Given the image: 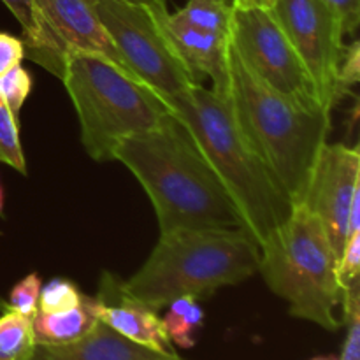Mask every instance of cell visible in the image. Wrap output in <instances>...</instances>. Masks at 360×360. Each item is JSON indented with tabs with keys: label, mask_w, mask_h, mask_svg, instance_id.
<instances>
[{
	"label": "cell",
	"mask_w": 360,
	"mask_h": 360,
	"mask_svg": "<svg viewBox=\"0 0 360 360\" xmlns=\"http://www.w3.org/2000/svg\"><path fill=\"white\" fill-rule=\"evenodd\" d=\"M204 323V311L195 297L183 295L167 306V313L162 319L169 341L179 348H192L195 345L197 330Z\"/></svg>",
	"instance_id": "cell-16"
},
{
	"label": "cell",
	"mask_w": 360,
	"mask_h": 360,
	"mask_svg": "<svg viewBox=\"0 0 360 360\" xmlns=\"http://www.w3.org/2000/svg\"><path fill=\"white\" fill-rule=\"evenodd\" d=\"M25 58L23 41L14 35L0 32V76L13 67L20 65Z\"/></svg>",
	"instance_id": "cell-28"
},
{
	"label": "cell",
	"mask_w": 360,
	"mask_h": 360,
	"mask_svg": "<svg viewBox=\"0 0 360 360\" xmlns=\"http://www.w3.org/2000/svg\"><path fill=\"white\" fill-rule=\"evenodd\" d=\"M0 162L11 165L21 174H27V162L20 143L18 118L0 98Z\"/></svg>",
	"instance_id": "cell-20"
},
{
	"label": "cell",
	"mask_w": 360,
	"mask_h": 360,
	"mask_svg": "<svg viewBox=\"0 0 360 360\" xmlns=\"http://www.w3.org/2000/svg\"><path fill=\"white\" fill-rule=\"evenodd\" d=\"M269 11L301 58L322 109L333 112L338 69L347 49L341 20L322 0H276Z\"/></svg>",
	"instance_id": "cell-10"
},
{
	"label": "cell",
	"mask_w": 360,
	"mask_h": 360,
	"mask_svg": "<svg viewBox=\"0 0 360 360\" xmlns=\"http://www.w3.org/2000/svg\"><path fill=\"white\" fill-rule=\"evenodd\" d=\"M35 347L32 319L4 309L0 316V360H30Z\"/></svg>",
	"instance_id": "cell-17"
},
{
	"label": "cell",
	"mask_w": 360,
	"mask_h": 360,
	"mask_svg": "<svg viewBox=\"0 0 360 360\" xmlns=\"http://www.w3.org/2000/svg\"><path fill=\"white\" fill-rule=\"evenodd\" d=\"M360 79V44L355 39L352 44H347L345 49L343 60L338 69V84H336V95L338 102L343 97L352 94V88L359 83Z\"/></svg>",
	"instance_id": "cell-24"
},
{
	"label": "cell",
	"mask_w": 360,
	"mask_h": 360,
	"mask_svg": "<svg viewBox=\"0 0 360 360\" xmlns=\"http://www.w3.org/2000/svg\"><path fill=\"white\" fill-rule=\"evenodd\" d=\"M232 9L234 7L231 0H186L185 6L176 11L174 16L192 27L229 37Z\"/></svg>",
	"instance_id": "cell-18"
},
{
	"label": "cell",
	"mask_w": 360,
	"mask_h": 360,
	"mask_svg": "<svg viewBox=\"0 0 360 360\" xmlns=\"http://www.w3.org/2000/svg\"><path fill=\"white\" fill-rule=\"evenodd\" d=\"M227 70L225 101L236 129L292 204L302 202L320 151L327 144L330 112L306 108L264 83L243 62L231 41Z\"/></svg>",
	"instance_id": "cell-2"
},
{
	"label": "cell",
	"mask_w": 360,
	"mask_h": 360,
	"mask_svg": "<svg viewBox=\"0 0 360 360\" xmlns=\"http://www.w3.org/2000/svg\"><path fill=\"white\" fill-rule=\"evenodd\" d=\"M232 7H241V9H248V7H257V9H271L276 4V0H231Z\"/></svg>",
	"instance_id": "cell-29"
},
{
	"label": "cell",
	"mask_w": 360,
	"mask_h": 360,
	"mask_svg": "<svg viewBox=\"0 0 360 360\" xmlns=\"http://www.w3.org/2000/svg\"><path fill=\"white\" fill-rule=\"evenodd\" d=\"M83 292L65 278H55L41 287L39 294V311L41 313H60L72 309L83 301Z\"/></svg>",
	"instance_id": "cell-21"
},
{
	"label": "cell",
	"mask_w": 360,
	"mask_h": 360,
	"mask_svg": "<svg viewBox=\"0 0 360 360\" xmlns=\"http://www.w3.org/2000/svg\"><path fill=\"white\" fill-rule=\"evenodd\" d=\"M160 2H165V0H160Z\"/></svg>",
	"instance_id": "cell-33"
},
{
	"label": "cell",
	"mask_w": 360,
	"mask_h": 360,
	"mask_svg": "<svg viewBox=\"0 0 360 360\" xmlns=\"http://www.w3.org/2000/svg\"><path fill=\"white\" fill-rule=\"evenodd\" d=\"M360 190V151L343 143H327L313 169L302 202L319 217L336 257L350 238L348 221L354 195ZM301 204V202H299Z\"/></svg>",
	"instance_id": "cell-11"
},
{
	"label": "cell",
	"mask_w": 360,
	"mask_h": 360,
	"mask_svg": "<svg viewBox=\"0 0 360 360\" xmlns=\"http://www.w3.org/2000/svg\"><path fill=\"white\" fill-rule=\"evenodd\" d=\"M150 7L172 51L192 74L193 81L202 84L200 81L210 77L211 90L218 97H227L229 37L185 23L174 13H169L165 2H151Z\"/></svg>",
	"instance_id": "cell-12"
},
{
	"label": "cell",
	"mask_w": 360,
	"mask_h": 360,
	"mask_svg": "<svg viewBox=\"0 0 360 360\" xmlns=\"http://www.w3.org/2000/svg\"><path fill=\"white\" fill-rule=\"evenodd\" d=\"M165 104L186 127L238 207L243 229L260 248L290 217L294 204L238 132L227 101L193 84L185 94L165 98Z\"/></svg>",
	"instance_id": "cell-3"
},
{
	"label": "cell",
	"mask_w": 360,
	"mask_h": 360,
	"mask_svg": "<svg viewBox=\"0 0 360 360\" xmlns=\"http://www.w3.org/2000/svg\"><path fill=\"white\" fill-rule=\"evenodd\" d=\"M309 360H338V357H330V355H320V357H313Z\"/></svg>",
	"instance_id": "cell-31"
},
{
	"label": "cell",
	"mask_w": 360,
	"mask_h": 360,
	"mask_svg": "<svg viewBox=\"0 0 360 360\" xmlns=\"http://www.w3.org/2000/svg\"><path fill=\"white\" fill-rule=\"evenodd\" d=\"M360 273V231L350 234L341 255L338 257L336 274L341 287L347 288L354 281L359 280Z\"/></svg>",
	"instance_id": "cell-25"
},
{
	"label": "cell",
	"mask_w": 360,
	"mask_h": 360,
	"mask_svg": "<svg viewBox=\"0 0 360 360\" xmlns=\"http://www.w3.org/2000/svg\"><path fill=\"white\" fill-rule=\"evenodd\" d=\"M95 299L97 319L122 334L125 340L148 348L167 360H181L172 348L157 311L123 295L120 290V280H116L111 273H104L98 295Z\"/></svg>",
	"instance_id": "cell-13"
},
{
	"label": "cell",
	"mask_w": 360,
	"mask_h": 360,
	"mask_svg": "<svg viewBox=\"0 0 360 360\" xmlns=\"http://www.w3.org/2000/svg\"><path fill=\"white\" fill-rule=\"evenodd\" d=\"M260 248L243 229H204L160 234V241L130 280L120 281L123 295L158 309L174 299L210 297L259 271Z\"/></svg>",
	"instance_id": "cell-4"
},
{
	"label": "cell",
	"mask_w": 360,
	"mask_h": 360,
	"mask_svg": "<svg viewBox=\"0 0 360 360\" xmlns=\"http://www.w3.org/2000/svg\"><path fill=\"white\" fill-rule=\"evenodd\" d=\"M229 41L264 83L306 108L322 109L301 58L269 9L234 7Z\"/></svg>",
	"instance_id": "cell-9"
},
{
	"label": "cell",
	"mask_w": 360,
	"mask_h": 360,
	"mask_svg": "<svg viewBox=\"0 0 360 360\" xmlns=\"http://www.w3.org/2000/svg\"><path fill=\"white\" fill-rule=\"evenodd\" d=\"M97 299L83 295V301L72 309L60 313H41L32 319L37 345H65L79 340L97 322Z\"/></svg>",
	"instance_id": "cell-15"
},
{
	"label": "cell",
	"mask_w": 360,
	"mask_h": 360,
	"mask_svg": "<svg viewBox=\"0 0 360 360\" xmlns=\"http://www.w3.org/2000/svg\"><path fill=\"white\" fill-rule=\"evenodd\" d=\"M322 2L338 14L345 35H355L360 23V0H322Z\"/></svg>",
	"instance_id": "cell-27"
},
{
	"label": "cell",
	"mask_w": 360,
	"mask_h": 360,
	"mask_svg": "<svg viewBox=\"0 0 360 360\" xmlns=\"http://www.w3.org/2000/svg\"><path fill=\"white\" fill-rule=\"evenodd\" d=\"M338 257L322 221L304 202L260 246L259 271L288 313L326 330H338L345 288L336 274Z\"/></svg>",
	"instance_id": "cell-5"
},
{
	"label": "cell",
	"mask_w": 360,
	"mask_h": 360,
	"mask_svg": "<svg viewBox=\"0 0 360 360\" xmlns=\"http://www.w3.org/2000/svg\"><path fill=\"white\" fill-rule=\"evenodd\" d=\"M41 276L37 273H30L18 281L11 290L7 302H0L2 309H11L20 315L34 319L39 311V294H41Z\"/></svg>",
	"instance_id": "cell-22"
},
{
	"label": "cell",
	"mask_w": 360,
	"mask_h": 360,
	"mask_svg": "<svg viewBox=\"0 0 360 360\" xmlns=\"http://www.w3.org/2000/svg\"><path fill=\"white\" fill-rule=\"evenodd\" d=\"M32 90V76L21 65L13 67L0 76V98L7 104L14 116H20L21 108Z\"/></svg>",
	"instance_id": "cell-23"
},
{
	"label": "cell",
	"mask_w": 360,
	"mask_h": 360,
	"mask_svg": "<svg viewBox=\"0 0 360 360\" xmlns=\"http://www.w3.org/2000/svg\"><path fill=\"white\" fill-rule=\"evenodd\" d=\"M115 160L143 185L160 234L243 229L238 207L172 111L155 129L123 139L115 150Z\"/></svg>",
	"instance_id": "cell-1"
},
{
	"label": "cell",
	"mask_w": 360,
	"mask_h": 360,
	"mask_svg": "<svg viewBox=\"0 0 360 360\" xmlns=\"http://www.w3.org/2000/svg\"><path fill=\"white\" fill-rule=\"evenodd\" d=\"M4 211V188L2 185H0V214H2Z\"/></svg>",
	"instance_id": "cell-32"
},
{
	"label": "cell",
	"mask_w": 360,
	"mask_h": 360,
	"mask_svg": "<svg viewBox=\"0 0 360 360\" xmlns=\"http://www.w3.org/2000/svg\"><path fill=\"white\" fill-rule=\"evenodd\" d=\"M97 11L130 70L164 102L197 84L172 51L150 4L98 0Z\"/></svg>",
	"instance_id": "cell-7"
},
{
	"label": "cell",
	"mask_w": 360,
	"mask_h": 360,
	"mask_svg": "<svg viewBox=\"0 0 360 360\" xmlns=\"http://www.w3.org/2000/svg\"><path fill=\"white\" fill-rule=\"evenodd\" d=\"M341 326L347 327L343 348L338 360H360V281L345 288L341 302Z\"/></svg>",
	"instance_id": "cell-19"
},
{
	"label": "cell",
	"mask_w": 360,
	"mask_h": 360,
	"mask_svg": "<svg viewBox=\"0 0 360 360\" xmlns=\"http://www.w3.org/2000/svg\"><path fill=\"white\" fill-rule=\"evenodd\" d=\"M122 2H130V4H151V2H160V0H122Z\"/></svg>",
	"instance_id": "cell-30"
},
{
	"label": "cell",
	"mask_w": 360,
	"mask_h": 360,
	"mask_svg": "<svg viewBox=\"0 0 360 360\" xmlns=\"http://www.w3.org/2000/svg\"><path fill=\"white\" fill-rule=\"evenodd\" d=\"M2 2L6 4L7 9L13 13V16L20 21L21 28H23L21 41H30L37 32V11H35L34 0H2Z\"/></svg>",
	"instance_id": "cell-26"
},
{
	"label": "cell",
	"mask_w": 360,
	"mask_h": 360,
	"mask_svg": "<svg viewBox=\"0 0 360 360\" xmlns=\"http://www.w3.org/2000/svg\"><path fill=\"white\" fill-rule=\"evenodd\" d=\"M60 79L79 120L81 144L97 162L115 160L123 139L155 129L171 112L160 95L104 56L70 53Z\"/></svg>",
	"instance_id": "cell-6"
},
{
	"label": "cell",
	"mask_w": 360,
	"mask_h": 360,
	"mask_svg": "<svg viewBox=\"0 0 360 360\" xmlns=\"http://www.w3.org/2000/svg\"><path fill=\"white\" fill-rule=\"evenodd\" d=\"M37 32L23 42L25 58L62 76L63 60L70 53H90L108 58L118 69L141 81L116 49L98 16V0H34ZM143 83V81H141Z\"/></svg>",
	"instance_id": "cell-8"
},
{
	"label": "cell",
	"mask_w": 360,
	"mask_h": 360,
	"mask_svg": "<svg viewBox=\"0 0 360 360\" xmlns=\"http://www.w3.org/2000/svg\"><path fill=\"white\" fill-rule=\"evenodd\" d=\"M30 360H167L148 348L125 340L104 322L79 340L65 345H37Z\"/></svg>",
	"instance_id": "cell-14"
}]
</instances>
